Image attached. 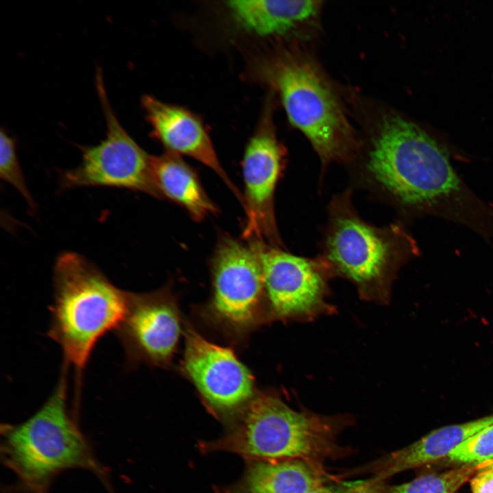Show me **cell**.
<instances>
[{
    "mask_svg": "<svg viewBox=\"0 0 493 493\" xmlns=\"http://www.w3.org/2000/svg\"><path fill=\"white\" fill-rule=\"evenodd\" d=\"M346 166L355 187L400 212L419 211L459 189L447 153L418 125L385 116Z\"/></svg>",
    "mask_w": 493,
    "mask_h": 493,
    "instance_id": "1",
    "label": "cell"
},
{
    "mask_svg": "<svg viewBox=\"0 0 493 493\" xmlns=\"http://www.w3.org/2000/svg\"><path fill=\"white\" fill-rule=\"evenodd\" d=\"M252 77L277 93L290 122L311 143L321 164L320 182L334 162L350 163L361 143L334 89L313 59L294 47L257 55Z\"/></svg>",
    "mask_w": 493,
    "mask_h": 493,
    "instance_id": "2",
    "label": "cell"
},
{
    "mask_svg": "<svg viewBox=\"0 0 493 493\" xmlns=\"http://www.w3.org/2000/svg\"><path fill=\"white\" fill-rule=\"evenodd\" d=\"M352 195L347 188L329 201L318 256L332 279L349 281L362 300L388 305L399 270L417 248L399 223L379 227L362 218Z\"/></svg>",
    "mask_w": 493,
    "mask_h": 493,
    "instance_id": "3",
    "label": "cell"
},
{
    "mask_svg": "<svg viewBox=\"0 0 493 493\" xmlns=\"http://www.w3.org/2000/svg\"><path fill=\"white\" fill-rule=\"evenodd\" d=\"M67 368L36 412L21 423L1 428L2 461L31 493H47L52 479L69 469L103 474L68 409Z\"/></svg>",
    "mask_w": 493,
    "mask_h": 493,
    "instance_id": "4",
    "label": "cell"
},
{
    "mask_svg": "<svg viewBox=\"0 0 493 493\" xmlns=\"http://www.w3.org/2000/svg\"><path fill=\"white\" fill-rule=\"evenodd\" d=\"M53 285L48 336L60 345L65 365L71 366L79 379L97 341L123 318L127 292L73 252L57 258Z\"/></svg>",
    "mask_w": 493,
    "mask_h": 493,
    "instance_id": "5",
    "label": "cell"
},
{
    "mask_svg": "<svg viewBox=\"0 0 493 493\" xmlns=\"http://www.w3.org/2000/svg\"><path fill=\"white\" fill-rule=\"evenodd\" d=\"M345 416H325L292 409L275 394H257L240 423L205 449L224 450L264 460L311 462L334 449V433Z\"/></svg>",
    "mask_w": 493,
    "mask_h": 493,
    "instance_id": "6",
    "label": "cell"
},
{
    "mask_svg": "<svg viewBox=\"0 0 493 493\" xmlns=\"http://www.w3.org/2000/svg\"><path fill=\"white\" fill-rule=\"evenodd\" d=\"M251 242L262 267L268 319L305 323L336 312L329 301L332 277L318 255L298 256L254 238Z\"/></svg>",
    "mask_w": 493,
    "mask_h": 493,
    "instance_id": "7",
    "label": "cell"
},
{
    "mask_svg": "<svg viewBox=\"0 0 493 493\" xmlns=\"http://www.w3.org/2000/svg\"><path fill=\"white\" fill-rule=\"evenodd\" d=\"M96 84L107 125L106 136L97 145L81 148V162L62 173V186L118 188L163 197L154 179L153 155L136 143L114 115L100 70L97 71Z\"/></svg>",
    "mask_w": 493,
    "mask_h": 493,
    "instance_id": "8",
    "label": "cell"
},
{
    "mask_svg": "<svg viewBox=\"0 0 493 493\" xmlns=\"http://www.w3.org/2000/svg\"><path fill=\"white\" fill-rule=\"evenodd\" d=\"M213 295L210 309L224 326L242 331L260 317L264 303V281L258 254L249 245L225 236L212 262Z\"/></svg>",
    "mask_w": 493,
    "mask_h": 493,
    "instance_id": "9",
    "label": "cell"
},
{
    "mask_svg": "<svg viewBox=\"0 0 493 493\" xmlns=\"http://www.w3.org/2000/svg\"><path fill=\"white\" fill-rule=\"evenodd\" d=\"M285 159V149L277 138L267 105L246 145L242 161L243 207L246 215L244 235L279 248L283 244L276 222L275 192Z\"/></svg>",
    "mask_w": 493,
    "mask_h": 493,
    "instance_id": "10",
    "label": "cell"
},
{
    "mask_svg": "<svg viewBox=\"0 0 493 493\" xmlns=\"http://www.w3.org/2000/svg\"><path fill=\"white\" fill-rule=\"evenodd\" d=\"M114 330L130 364H160L173 355L180 335V320L166 290L127 292L125 313Z\"/></svg>",
    "mask_w": 493,
    "mask_h": 493,
    "instance_id": "11",
    "label": "cell"
},
{
    "mask_svg": "<svg viewBox=\"0 0 493 493\" xmlns=\"http://www.w3.org/2000/svg\"><path fill=\"white\" fill-rule=\"evenodd\" d=\"M185 338L184 370L207 403L225 412L246 405L255 396L253 377L233 351L190 328Z\"/></svg>",
    "mask_w": 493,
    "mask_h": 493,
    "instance_id": "12",
    "label": "cell"
},
{
    "mask_svg": "<svg viewBox=\"0 0 493 493\" xmlns=\"http://www.w3.org/2000/svg\"><path fill=\"white\" fill-rule=\"evenodd\" d=\"M147 119L155 137L168 151L190 157L212 170L243 206V196L223 168L212 140L197 116L177 105L147 95L142 98Z\"/></svg>",
    "mask_w": 493,
    "mask_h": 493,
    "instance_id": "13",
    "label": "cell"
},
{
    "mask_svg": "<svg viewBox=\"0 0 493 493\" xmlns=\"http://www.w3.org/2000/svg\"><path fill=\"white\" fill-rule=\"evenodd\" d=\"M322 1L314 0L230 1L226 7L236 24L260 36H282L313 23Z\"/></svg>",
    "mask_w": 493,
    "mask_h": 493,
    "instance_id": "14",
    "label": "cell"
},
{
    "mask_svg": "<svg viewBox=\"0 0 493 493\" xmlns=\"http://www.w3.org/2000/svg\"><path fill=\"white\" fill-rule=\"evenodd\" d=\"M493 423V414L473 420L436 429L415 442L393 452L377 469L381 480L440 459L459 444Z\"/></svg>",
    "mask_w": 493,
    "mask_h": 493,
    "instance_id": "15",
    "label": "cell"
},
{
    "mask_svg": "<svg viewBox=\"0 0 493 493\" xmlns=\"http://www.w3.org/2000/svg\"><path fill=\"white\" fill-rule=\"evenodd\" d=\"M325 481V474L311 462L264 460L248 468L240 489L243 493H305Z\"/></svg>",
    "mask_w": 493,
    "mask_h": 493,
    "instance_id": "16",
    "label": "cell"
},
{
    "mask_svg": "<svg viewBox=\"0 0 493 493\" xmlns=\"http://www.w3.org/2000/svg\"><path fill=\"white\" fill-rule=\"evenodd\" d=\"M153 176L163 197L185 208L197 221L218 209L203 190L194 170L177 154L166 151L153 156Z\"/></svg>",
    "mask_w": 493,
    "mask_h": 493,
    "instance_id": "17",
    "label": "cell"
},
{
    "mask_svg": "<svg viewBox=\"0 0 493 493\" xmlns=\"http://www.w3.org/2000/svg\"><path fill=\"white\" fill-rule=\"evenodd\" d=\"M490 461L463 466L441 473L428 474L394 487L390 493H456L481 468Z\"/></svg>",
    "mask_w": 493,
    "mask_h": 493,
    "instance_id": "18",
    "label": "cell"
},
{
    "mask_svg": "<svg viewBox=\"0 0 493 493\" xmlns=\"http://www.w3.org/2000/svg\"><path fill=\"white\" fill-rule=\"evenodd\" d=\"M0 176L21 193L31 210H35V202L27 186L17 157L16 142L3 129L1 130L0 136Z\"/></svg>",
    "mask_w": 493,
    "mask_h": 493,
    "instance_id": "19",
    "label": "cell"
},
{
    "mask_svg": "<svg viewBox=\"0 0 493 493\" xmlns=\"http://www.w3.org/2000/svg\"><path fill=\"white\" fill-rule=\"evenodd\" d=\"M447 457L454 462L472 465L493 460V423L459 444Z\"/></svg>",
    "mask_w": 493,
    "mask_h": 493,
    "instance_id": "20",
    "label": "cell"
},
{
    "mask_svg": "<svg viewBox=\"0 0 493 493\" xmlns=\"http://www.w3.org/2000/svg\"><path fill=\"white\" fill-rule=\"evenodd\" d=\"M381 480L371 479L344 483L334 486H320L305 493H381Z\"/></svg>",
    "mask_w": 493,
    "mask_h": 493,
    "instance_id": "21",
    "label": "cell"
},
{
    "mask_svg": "<svg viewBox=\"0 0 493 493\" xmlns=\"http://www.w3.org/2000/svg\"><path fill=\"white\" fill-rule=\"evenodd\" d=\"M470 482L472 493H493V460L479 469Z\"/></svg>",
    "mask_w": 493,
    "mask_h": 493,
    "instance_id": "22",
    "label": "cell"
}]
</instances>
